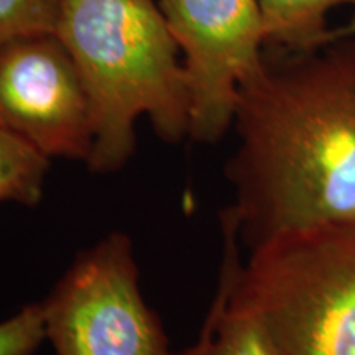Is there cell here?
I'll use <instances>...</instances> for the list:
<instances>
[{
  "label": "cell",
  "mask_w": 355,
  "mask_h": 355,
  "mask_svg": "<svg viewBox=\"0 0 355 355\" xmlns=\"http://www.w3.org/2000/svg\"><path fill=\"white\" fill-rule=\"evenodd\" d=\"M44 337L42 304H26L10 318L0 319V355H35Z\"/></svg>",
  "instance_id": "8fae6325"
},
{
  "label": "cell",
  "mask_w": 355,
  "mask_h": 355,
  "mask_svg": "<svg viewBox=\"0 0 355 355\" xmlns=\"http://www.w3.org/2000/svg\"><path fill=\"white\" fill-rule=\"evenodd\" d=\"M239 89L225 207L247 252L295 230L355 222V38L275 50Z\"/></svg>",
  "instance_id": "6da1fadb"
},
{
  "label": "cell",
  "mask_w": 355,
  "mask_h": 355,
  "mask_svg": "<svg viewBox=\"0 0 355 355\" xmlns=\"http://www.w3.org/2000/svg\"><path fill=\"white\" fill-rule=\"evenodd\" d=\"M55 33L91 102L89 171L112 175L130 162L140 117L148 119L163 141L188 139L183 58L155 0H61Z\"/></svg>",
  "instance_id": "7a4b0ae2"
},
{
  "label": "cell",
  "mask_w": 355,
  "mask_h": 355,
  "mask_svg": "<svg viewBox=\"0 0 355 355\" xmlns=\"http://www.w3.org/2000/svg\"><path fill=\"white\" fill-rule=\"evenodd\" d=\"M266 48L308 51L322 46L331 26L327 13L337 7H354L355 0H259Z\"/></svg>",
  "instance_id": "ba28073f"
},
{
  "label": "cell",
  "mask_w": 355,
  "mask_h": 355,
  "mask_svg": "<svg viewBox=\"0 0 355 355\" xmlns=\"http://www.w3.org/2000/svg\"><path fill=\"white\" fill-rule=\"evenodd\" d=\"M232 298L259 313L279 355H355V222L295 230L250 250Z\"/></svg>",
  "instance_id": "3957f363"
},
{
  "label": "cell",
  "mask_w": 355,
  "mask_h": 355,
  "mask_svg": "<svg viewBox=\"0 0 355 355\" xmlns=\"http://www.w3.org/2000/svg\"><path fill=\"white\" fill-rule=\"evenodd\" d=\"M56 355H173L140 288L132 239L114 230L74 257L40 301Z\"/></svg>",
  "instance_id": "277c9868"
},
{
  "label": "cell",
  "mask_w": 355,
  "mask_h": 355,
  "mask_svg": "<svg viewBox=\"0 0 355 355\" xmlns=\"http://www.w3.org/2000/svg\"><path fill=\"white\" fill-rule=\"evenodd\" d=\"M180 48L189 91V137L201 145L232 128L239 89L265 61L259 0H155Z\"/></svg>",
  "instance_id": "5b68a950"
},
{
  "label": "cell",
  "mask_w": 355,
  "mask_h": 355,
  "mask_svg": "<svg viewBox=\"0 0 355 355\" xmlns=\"http://www.w3.org/2000/svg\"><path fill=\"white\" fill-rule=\"evenodd\" d=\"M222 261L214 300L204 318L202 355H279L259 313L232 298V285L242 263L237 225L227 209L220 212Z\"/></svg>",
  "instance_id": "52a82bcc"
},
{
  "label": "cell",
  "mask_w": 355,
  "mask_h": 355,
  "mask_svg": "<svg viewBox=\"0 0 355 355\" xmlns=\"http://www.w3.org/2000/svg\"><path fill=\"white\" fill-rule=\"evenodd\" d=\"M204 344H206V336H204V332L201 331V332H199V337H198L196 343L191 345V347L186 349L183 355H202L204 354Z\"/></svg>",
  "instance_id": "4fadbf2b"
},
{
  "label": "cell",
  "mask_w": 355,
  "mask_h": 355,
  "mask_svg": "<svg viewBox=\"0 0 355 355\" xmlns=\"http://www.w3.org/2000/svg\"><path fill=\"white\" fill-rule=\"evenodd\" d=\"M0 128L50 159L86 163L91 157V102L56 33L0 43Z\"/></svg>",
  "instance_id": "8992f818"
},
{
  "label": "cell",
  "mask_w": 355,
  "mask_h": 355,
  "mask_svg": "<svg viewBox=\"0 0 355 355\" xmlns=\"http://www.w3.org/2000/svg\"><path fill=\"white\" fill-rule=\"evenodd\" d=\"M51 159L0 128V204L35 207L42 202Z\"/></svg>",
  "instance_id": "9c48e42d"
},
{
  "label": "cell",
  "mask_w": 355,
  "mask_h": 355,
  "mask_svg": "<svg viewBox=\"0 0 355 355\" xmlns=\"http://www.w3.org/2000/svg\"><path fill=\"white\" fill-rule=\"evenodd\" d=\"M61 0H0V43L37 33H55Z\"/></svg>",
  "instance_id": "30bf717a"
},
{
  "label": "cell",
  "mask_w": 355,
  "mask_h": 355,
  "mask_svg": "<svg viewBox=\"0 0 355 355\" xmlns=\"http://www.w3.org/2000/svg\"><path fill=\"white\" fill-rule=\"evenodd\" d=\"M340 38H355V13L347 21H345L344 25L331 26V30L327 32L324 43L334 42V40H340Z\"/></svg>",
  "instance_id": "7c38bea8"
}]
</instances>
